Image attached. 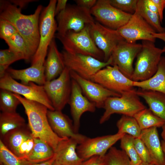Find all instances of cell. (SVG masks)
<instances>
[{"label": "cell", "mask_w": 165, "mask_h": 165, "mask_svg": "<svg viewBox=\"0 0 165 165\" xmlns=\"http://www.w3.org/2000/svg\"><path fill=\"white\" fill-rule=\"evenodd\" d=\"M42 9V6L40 5L33 14L24 15L22 13L21 9L9 0L0 1V19L9 22L15 27L24 40L32 58L39 42V20Z\"/></svg>", "instance_id": "6da1fadb"}, {"label": "cell", "mask_w": 165, "mask_h": 165, "mask_svg": "<svg viewBox=\"0 0 165 165\" xmlns=\"http://www.w3.org/2000/svg\"><path fill=\"white\" fill-rule=\"evenodd\" d=\"M14 95L24 108L28 119V125L32 136L47 143L55 152L59 143L67 138L60 137L52 130L47 117L48 108L39 102L28 99L16 94Z\"/></svg>", "instance_id": "7a4b0ae2"}, {"label": "cell", "mask_w": 165, "mask_h": 165, "mask_svg": "<svg viewBox=\"0 0 165 165\" xmlns=\"http://www.w3.org/2000/svg\"><path fill=\"white\" fill-rule=\"evenodd\" d=\"M89 25L78 32L70 31L63 34L57 33L55 36L62 44L64 50L68 53L89 56L104 61V54L92 39Z\"/></svg>", "instance_id": "3957f363"}, {"label": "cell", "mask_w": 165, "mask_h": 165, "mask_svg": "<svg viewBox=\"0 0 165 165\" xmlns=\"http://www.w3.org/2000/svg\"><path fill=\"white\" fill-rule=\"evenodd\" d=\"M154 42L142 41V47L137 54L135 68L131 79L133 81L147 80L156 72L164 53L163 49L156 47Z\"/></svg>", "instance_id": "277c9868"}, {"label": "cell", "mask_w": 165, "mask_h": 165, "mask_svg": "<svg viewBox=\"0 0 165 165\" xmlns=\"http://www.w3.org/2000/svg\"><path fill=\"white\" fill-rule=\"evenodd\" d=\"M134 88L122 94L120 97H112L105 101V109L99 123L101 124L107 121L112 114L117 113L134 117L146 106L141 102Z\"/></svg>", "instance_id": "5b68a950"}, {"label": "cell", "mask_w": 165, "mask_h": 165, "mask_svg": "<svg viewBox=\"0 0 165 165\" xmlns=\"http://www.w3.org/2000/svg\"><path fill=\"white\" fill-rule=\"evenodd\" d=\"M57 0H50L43 9L39 20L40 41L37 49L31 59V62L45 63L48 47L54 38L57 24L55 20V8Z\"/></svg>", "instance_id": "8992f818"}, {"label": "cell", "mask_w": 165, "mask_h": 165, "mask_svg": "<svg viewBox=\"0 0 165 165\" xmlns=\"http://www.w3.org/2000/svg\"><path fill=\"white\" fill-rule=\"evenodd\" d=\"M57 33L63 34L69 31L79 32L94 21L90 10L77 5H67L56 16Z\"/></svg>", "instance_id": "52a82bcc"}, {"label": "cell", "mask_w": 165, "mask_h": 165, "mask_svg": "<svg viewBox=\"0 0 165 165\" xmlns=\"http://www.w3.org/2000/svg\"><path fill=\"white\" fill-rule=\"evenodd\" d=\"M61 53L65 67L82 77L91 80L99 70L108 65H111L112 63L111 57L107 62H105L90 56L72 54L64 50Z\"/></svg>", "instance_id": "ba28073f"}, {"label": "cell", "mask_w": 165, "mask_h": 165, "mask_svg": "<svg viewBox=\"0 0 165 165\" xmlns=\"http://www.w3.org/2000/svg\"><path fill=\"white\" fill-rule=\"evenodd\" d=\"M0 89H5L22 96L28 99L39 102L49 110H55L44 90L43 85L32 82L28 85L19 83L13 78L6 72L0 77Z\"/></svg>", "instance_id": "9c48e42d"}, {"label": "cell", "mask_w": 165, "mask_h": 165, "mask_svg": "<svg viewBox=\"0 0 165 165\" xmlns=\"http://www.w3.org/2000/svg\"><path fill=\"white\" fill-rule=\"evenodd\" d=\"M43 86L55 110L62 111L68 104L72 91V78L66 67L57 78L46 82Z\"/></svg>", "instance_id": "30bf717a"}, {"label": "cell", "mask_w": 165, "mask_h": 165, "mask_svg": "<svg viewBox=\"0 0 165 165\" xmlns=\"http://www.w3.org/2000/svg\"><path fill=\"white\" fill-rule=\"evenodd\" d=\"M90 12L98 22L116 30L126 24L132 15L112 6L109 0H97Z\"/></svg>", "instance_id": "8fae6325"}, {"label": "cell", "mask_w": 165, "mask_h": 165, "mask_svg": "<svg viewBox=\"0 0 165 165\" xmlns=\"http://www.w3.org/2000/svg\"><path fill=\"white\" fill-rule=\"evenodd\" d=\"M90 36L96 46L104 54V61L110 58L115 48L125 39L117 30L106 27L98 22H94L89 27Z\"/></svg>", "instance_id": "7c38bea8"}, {"label": "cell", "mask_w": 165, "mask_h": 165, "mask_svg": "<svg viewBox=\"0 0 165 165\" xmlns=\"http://www.w3.org/2000/svg\"><path fill=\"white\" fill-rule=\"evenodd\" d=\"M91 81L120 95L134 88L133 81L124 75L116 65H108L100 70Z\"/></svg>", "instance_id": "4fadbf2b"}, {"label": "cell", "mask_w": 165, "mask_h": 165, "mask_svg": "<svg viewBox=\"0 0 165 165\" xmlns=\"http://www.w3.org/2000/svg\"><path fill=\"white\" fill-rule=\"evenodd\" d=\"M119 35L127 42L134 43L138 40L155 42L153 36L156 33L136 11L125 25L117 30Z\"/></svg>", "instance_id": "5bb4252c"}, {"label": "cell", "mask_w": 165, "mask_h": 165, "mask_svg": "<svg viewBox=\"0 0 165 165\" xmlns=\"http://www.w3.org/2000/svg\"><path fill=\"white\" fill-rule=\"evenodd\" d=\"M125 134L117 133L93 138L87 137L78 145L77 153L84 160L94 156H104L107 151Z\"/></svg>", "instance_id": "9a60e30c"}, {"label": "cell", "mask_w": 165, "mask_h": 165, "mask_svg": "<svg viewBox=\"0 0 165 165\" xmlns=\"http://www.w3.org/2000/svg\"><path fill=\"white\" fill-rule=\"evenodd\" d=\"M141 47V44L129 43L125 40L121 42L112 53L111 65L117 66L124 75L131 79L134 71L133 61Z\"/></svg>", "instance_id": "2e32d148"}, {"label": "cell", "mask_w": 165, "mask_h": 165, "mask_svg": "<svg viewBox=\"0 0 165 165\" xmlns=\"http://www.w3.org/2000/svg\"><path fill=\"white\" fill-rule=\"evenodd\" d=\"M70 71L72 79L78 83L83 94L94 103L97 108H103L105 102L108 98L120 97L121 95L106 88L97 83L82 77L72 71Z\"/></svg>", "instance_id": "e0dca14e"}, {"label": "cell", "mask_w": 165, "mask_h": 165, "mask_svg": "<svg viewBox=\"0 0 165 165\" xmlns=\"http://www.w3.org/2000/svg\"><path fill=\"white\" fill-rule=\"evenodd\" d=\"M68 104L70 108L75 131L78 133L82 115L86 112H95L96 107L94 103L83 95L79 84L72 79V91Z\"/></svg>", "instance_id": "ac0fdd59"}, {"label": "cell", "mask_w": 165, "mask_h": 165, "mask_svg": "<svg viewBox=\"0 0 165 165\" xmlns=\"http://www.w3.org/2000/svg\"><path fill=\"white\" fill-rule=\"evenodd\" d=\"M47 117L52 130L60 137L74 139L79 144L87 138L75 132L72 121L61 111L48 109Z\"/></svg>", "instance_id": "d6986e66"}, {"label": "cell", "mask_w": 165, "mask_h": 165, "mask_svg": "<svg viewBox=\"0 0 165 165\" xmlns=\"http://www.w3.org/2000/svg\"><path fill=\"white\" fill-rule=\"evenodd\" d=\"M6 72L13 78L20 80L24 85L32 82L43 86L46 82L44 64L40 63L31 64L30 67L22 69L9 68Z\"/></svg>", "instance_id": "ffe728a7"}, {"label": "cell", "mask_w": 165, "mask_h": 165, "mask_svg": "<svg viewBox=\"0 0 165 165\" xmlns=\"http://www.w3.org/2000/svg\"><path fill=\"white\" fill-rule=\"evenodd\" d=\"M148 149L154 165H165V155L162 149L161 142L156 127L141 130L139 137Z\"/></svg>", "instance_id": "44dd1931"}, {"label": "cell", "mask_w": 165, "mask_h": 165, "mask_svg": "<svg viewBox=\"0 0 165 165\" xmlns=\"http://www.w3.org/2000/svg\"><path fill=\"white\" fill-rule=\"evenodd\" d=\"M78 142L74 139L67 138L58 145L55 153L56 160L62 165H81L85 161L77 152Z\"/></svg>", "instance_id": "7402d4cb"}, {"label": "cell", "mask_w": 165, "mask_h": 165, "mask_svg": "<svg viewBox=\"0 0 165 165\" xmlns=\"http://www.w3.org/2000/svg\"><path fill=\"white\" fill-rule=\"evenodd\" d=\"M48 50L44 63L46 82L57 78L65 68L62 53L58 49L54 38L49 45Z\"/></svg>", "instance_id": "603a6c76"}, {"label": "cell", "mask_w": 165, "mask_h": 165, "mask_svg": "<svg viewBox=\"0 0 165 165\" xmlns=\"http://www.w3.org/2000/svg\"><path fill=\"white\" fill-rule=\"evenodd\" d=\"M136 93L145 100L149 109L155 115L165 121V94L140 88L136 90Z\"/></svg>", "instance_id": "cb8c5ba5"}, {"label": "cell", "mask_w": 165, "mask_h": 165, "mask_svg": "<svg viewBox=\"0 0 165 165\" xmlns=\"http://www.w3.org/2000/svg\"><path fill=\"white\" fill-rule=\"evenodd\" d=\"M134 87L152 90L165 94V57L162 56L155 74L149 79L142 81H133Z\"/></svg>", "instance_id": "d4e9b609"}, {"label": "cell", "mask_w": 165, "mask_h": 165, "mask_svg": "<svg viewBox=\"0 0 165 165\" xmlns=\"http://www.w3.org/2000/svg\"><path fill=\"white\" fill-rule=\"evenodd\" d=\"M28 126L11 130L0 139L5 145L15 155L24 141L31 136Z\"/></svg>", "instance_id": "484cf974"}, {"label": "cell", "mask_w": 165, "mask_h": 165, "mask_svg": "<svg viewBox=\"0 0 165 165\" xmlns=\"http://www.w3.org/2000/svg\"><path fill=\"white\" fill-rule=\"evenodd\" d=\"M34 138V145L27 159L30 163H37L47 161L52 158L55 152L47 143L38 138Z\"/></svg>", "instance_id": "4316f807"}, {"label": "cell", "mask_w": 165, "mask_h": 165, "mask_svg": "<svg viewBox=\"0 0 165 165\" xmlns=\"http://www.w3.org/2000/svg\"><path fill=\"white\" fill-rule=\"evenodd\" d=\"M26 125L24 118L16 112H2L0 114V138L9 131Z\"/></svg>", "instance_id": "83f0119b"}, {"label": "cell", "mask_w": 165, "mask_h": 165, "mask_svg": "<svg viewBox=\"0 0 165 165\" xmlns=\"http://www.w3.org/2000/svg\"><path fill=\"white\" fill-rule=\"evenodd\" d=\"M134 117L141 130L152 127H162L165 121L155 115L149 109L145 108L136 114Z\"/></svg>", "instance_id": "f1b7e54d"}, {"label": "cell", "mask_w": 165, "mask_h": 165, "mask_svg": "<svg viewBox=\"0 0 165 165\" xmlns=\"http://www.w3.org/2000/svg\"><path fill=\"white\" fill-rule=\"evenodd\" d=\"M136 11L156 33H165V28L161 25V22L159 15L149 10L144 0H138Z\"/></svg>", "instance_id": "f546056e"}, {"label": "cell", "mask_w": 165, "mask_h": 165, "mask_svg": "<svg viewBox=\"0 0 165 165\" xmlns=\"http://www.w3.org/2000/svg\"><path fill=\"white\" fill-rule=\"evenodd\" d=\"M118 133L127 134L134 138L139 137L141 130L135 119L133 117L123 115L117 121Z\"/></svg>", "instance_id": "4dcf8cb0"}, {"label": "cell", "mask_w": 165, "mask_h": 165, "mask_svg": "<svg viewBox=\"0 0 165 165\" xmlns=\"http://www.w3.org/2000/svg\"><path fill=\"white\" fill-rule=\"evenodd\" d=\"M5 41L9 49L21 55L24 60L27 61L31 60L32 57L28 47L24 38L18 32Z\"/></svg>", "instance_id": "1f68e13d"}, {"label": "cell", "mask_w": 165, "mask_h": 165, "mask_svg": "<svg viewBox=\"0 0 165 165\" xmlns=\"http://www.w3.org/2000/svg\"><path fill=\"white\" fill-rule=\"evenodd\" d=\"M20 104L13 93L6 89H0V109L2 112H16L17 108Z\"/></svg>", "instance_id": "d6a6232c"}, {"label": "cell", "mask_w": 165, "mask_h": 165, "mask_svg": "<svg viewBox=\"0 0 165 165\" xmlns=\"http://www.w3.org/2000/svg\"><path fill=\"white\" fill-rule=\"evenodd\" d=\"M134 138L131 135L125 134L120 140V147L129 157L131 165H142L143 163L134 146Z\"/></svg>", "instance_id": "836d02e7"}, {"label": "cell", "mask_w": 165, "mask_h": 165, "mask_svg": "<svg viewBox=\"0 0 165 165\" xmlns=\"http://www.w3.org/2000/svg\"><path fill=\"white\" fill-rule=\"evenodd\" d=\"M104 165H131L125 152L113 146L104 156Z\"/></svg>", "instance_id": "e575fe53"}, {"label": "cell", "mask_w": 165, "mask_h": 165, "mask_svg": "<svg viewBox=\"0 0 165 165\" xmlns=\"http://www.w3.org/2000/svg\"><path fill=\"white\" fill-rule=\"evenodd\" d=\"M0 162L5 165H28L26 160L20 158L8 149L0 140Z\"/></svg>", "instance_id": "d590c367"}, {"label": "cell", "mask_w": 165, "mask_h": 165, "mask_svg": "<svg viewBox=\"0 0 165 165\" xmlns=\"http://www.w3.org/2000/svg\"><path fill=\"white\" fill-rule=\"evenodd\" d=\"M138 0H109L114 7L125 13L131 14L136 12Z\"/></svg>", "instance_id": "8d00e7d4"}, {"label": "cell", "mask_w": 165, "mask_h": 165, "mask_svg": "<svg viewBox=\"0 0 165 165\" xmlns=\"http://www.w3.org/2000/svg\"><path fill=\"white\" fill-rule=\"evenodd\" d=\"M22 59L24 60V58L21 55L9 49L0 50V65L9 68L11 64Z\"/></svg>", "instance_id": "74e56055"}, {"label": "cell", "mask_w": 165, "mask_h": 165, "mask_svg": "<svg viewBox=\"0 0 165 165\" xmlns=\"http://www.w3.org/2000/svg\"><path fill=\"white\" fill-rule=\"evenodd\" d=\"M134 144L137 153L143 163H152L149 152L145 144L139 137L134 138Z\"/></svg>", "instance_id": "f35d334b"}, {"label": "cell", "mask_w": 165, "mask_h": 165, "mask_svg": "<svg viewBox=\"0 0 165 165\" xmlns=\"http://www.w3.org/2000/svg\"><path fill=\"white\" fill-rule=\"evenodd\" d=\"M34 143V138L31 135L21 144L15 155L20 158L27 160L33 149Z\"/></svg>", "instance_id": "ab89813d"}, {"label": "cell", "mask_w": 165, "mask_h": 165, "mask_svg": "<svg viewBox=\"0 0 165 165\" xmlns=\"http://www.w3.org/2000/svg\"><path fill=\"white\" fill-rule=\"evenodd\" d=\"M18 32L15 27L9 22L0 19V37L5 41Z\"/></svg>", "instance_id": "60d3db41"}, {"label": "cell", "mask_w": 165, "mask_h": 165, "mask_svg": "<svg viewBox=\"0 0 165 165\" xmlns=\"http://www.w3.org/2000/svg\"><path fill=\"white\" fill-rule=\"evenodd\" d=\"M104 156H92L84 161L81 165H104Z\"/></svg>", "instance_id": "b9f144b4"}, {"label": "cell", "mask_w": 165, "mask_h": 165, "mask_svg": "<svg viewBox=\"0 0 165 165\" xmlns=\"http://www.w3.org/2000/svg\"><path fill=\"white\" fill-rule=\"evenodd\" d=\"M76 5L90 10L95 5L96 0H76Z\"/></svg>", "instance_id": "7bdbcfd3"}, {"label": "cell", "mask_w": 165, "mask_h": 165, "mask_svg": "<svg viewBox=\"0 0 165 165\" xmlns=\"http://www.w3.org/2000/svg\"><path fill=\"white\" fill-rule=\"evenodd\" d=\"M157 9L160 21L162 23L163 18V12L165 8V0H152Z\"/></svg>", "instance_id": "ee69618b"}, {"label": "cell", "mask_w": 165, "mask_h": 165, "mask_svg": "<svg viewBox=\"0 0 165 165\" xmlns=\"http://www.w3.org/2000/svg\"><path fill=\"white\" fill-rule=\"evenodd\" d=\"M67 0H58L57 1L55 10V16L62 11L64 10L67 6Z\"/></svg>", "instance_id": "f6af8a7d"}, {"label": "cell", "mask_w": 165, "mask_h": 165, "mask_svg": "<svg viewBox=\"0 0 165 165\" xmlns=\"http://www.w3.org/2000/svg\"><path fill=\"white\" fill-rule=\"evenodd\" d=\"M13 4L21 9L24 8L28 4L36 0H9Z\"/></svg>", "instance_id": "bcb514c9"}, {"label": "cell", "mask_w": 165, "mask_h": 165, "mask_svg": "<svg viewBox=\"0 0 165 165\" xmlns=\"http://www.w3.org/2000/svg\"><path fill=\"white\" fill-rule=\"evenodd\" d=\"M144 0L146 6L149 10L152 12L159 15L156 6L152 0Z\"/></svg>", "instance_id": "7dc6e473"}, {"label": "cell", "mask_w": 165, "mask_h": 165, "mask_svg": "<svg viewBox=\"0 0 165 165\" xmlns=\"http://www.w3.org/2000/svg\"><path fill=\"white\" fill-rule=\"evenodd\" d=\"M56 155L51 159L45 161L37 163H29L28 165H52L56 160Z\"/></svg>", "instance_id": "c3c4849f"}, {"label": "cell", "mask_w": 165, "mask_h": 165, "mask_svg": "<svg viewBox=\"0 0 165 165\" xmlns=\"http://www.w3.org/2000/svg\"><path fill=\"white\" fill-rule=\"evenodd\" d=\"M153 36L156 38L160 39L165 42V33H155L153 34Z\"/></svg>", "instance_id": "681fc988"}, {"label": "cell", "mask_w": 165, "mask_h": 165, "mask_svg": "<svg viewBox=\"0 0 165 165\" xmlns=\"http://www.w3.org/2000/svg\"><path fill=\"white\" fill-rule=\"evenodd\" d=\"M162 130L161 133V136L163 140L165 141V124L162 127Z\"/></svg>", "instance_id": "f907efd6"}, {"label": "cell", "mask_w": 165, "mask_h": 165, "mask_svg": "<svg viewBox=\"0 0 165 165\" xmlns=\"http://www.w3.org/2000/svg\"><path fill=\"white\" fill-rule=\"evenodd\" d=\"M52 165H62L60 164L58 162H57L55 160L54 162Z\"/></svg>", "instance_id": "816d5d0a"}, {"label": "cell", "mask_w": 165, "mask_h": 165, "mask_svg": "<svg viewBox=\"0 0 165 165\" xmlns=\"http://www.w3.org/2000/svg\"><path fill=\"white\" fill-rule=\"evenodd\" d=\"M142 165H154L152 163H143Z\"/></svg>", "instance_id": "f5cc1de1"}, {"label": "cell", "mask_w": 165, "mask_h": 165, "mask_svg": "<svg viewBox=\"0 0 165 165\" xmlns=\"http://www.w3.org/2000/svg\"><path fill=\"white\" fill-rule=\"evenodd\" d=\"M163 50L164 53H165V45L163 47Z\"/></svg>", "instance_id": "db71d44e"}, {"label": "cell", "mask_w": 165, "mask_h": 165, "mask_svg": "<svg viewBox=\"0 0 165 165\" xmlns=\"http://www.w3.org/2000/svg\"><path fill=\"white\" fill-rule=\"evenodd\" d=\"M0 165H5L3 163L0 162Z\"/></svg>", "instance_id": "11a10c76"}, {"label": "cell", "mask_w": 165, "mask_h": 165, "mask_svg": "<svg viewBox=\"0 0 165 165\" xmlns=\"http://www.w3.org/2000/svg\"></svg>", "instance_id": "9f6ffc18"}]
</instances>
